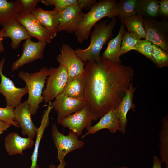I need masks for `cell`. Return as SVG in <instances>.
<instances>
[{"mask_svg":"<svg viewBox=\"0 0 168 168\" xmlns=\"http://www.w3.org/2000/svg\"><path fill=\"white\" fill-rule=\"evenodd\" d=\"M86 106L96 121L121 101L134 76L132 68L102 57L84 67Z\"/></svg>","mask_w":168,"mask_h":168,"instance_id":"cell-1","label":"cell"},{"mask_svg":"<svg viewBox=\"0 0 168 168\" xmlns=\"http://www.w3.org/2000/svg\"><path fill=\"white\" fill-rule=\"evenodd\" d=\"M117 0H100L96 2L84 16L74 33L77 42L82 44L90 36L92 27L102 18L119 16Z\"/></svg>","mask_w":168,"mask_h":168,"instance_id":"cell-2","label":"cell"},{"mask_svg":"<svg viewBox=\"0 0 168 168\" xmlns=\"http://www.w3.org/2000/svg\"><path fill=\"white\" fill-rule=\"evenodd\" d=\"M115 17L112 19L109 22V19L97 23L90 35V44L86 49L77 48L76 54L85 64L88 61H98L101 58L100 51L105 44L113 36V30L116 24Z\"/></svg>","mask_w":168,"mask_h":168,"instance_id":"cell-3","label":"cell"},{"mask_svg":"<svg viewBox=\"0 0 168 168\" xmlns=\"http://www.w3.org/2000/svg\"><path fill=\"white\" fill-rule=\"evenodd\" d=\"M50 74L49 69L46 67L33 73L23 71L18 72V77L25 82L28 89V96L26 101L30 107L32 115L36 113L39 105L44 100L42 90L47 77Z\"/></svg>","mask_w":168,"mask_h":168,"instance_id":"cell-4","label":"cell"},{"mask_svg":"<svg viewBox=\"0 0 168 168\" xmlns=\"http://www.w3.org/2000/svg\"><path fill=\"white\" fill-rule=\"evenodd\" d=\"M145 40L168 52V21H159L152 18H143Z\"/></svg>","mask_w":168,"mask_h":168,"instance_id":"cell-5","label":"cell"},{"mask_svg":"<svg viewBox=\"0 0 168 168\" xmlns=\"http://www.w3.org/2000/svg\"><path fill=\"white\" fill-rule=\"evenodd\" d=\"M51 135L57 150L59 163L63 161L68 153L82 148L84 145V142L79 140L78 136L71 131L67 135L61 133L55 123L52 126Z\"/></svg>","mask_w":168,"mask_h":168,"instance_id":"cell-6","label":"cell"},{"mask_svg":"<svg viewBox=\"0 0 168 168\" xmlns=\"http://www.w3.org/2000/svg\"><path fill=\"white\" fill-rule=\"evenodd\" d=\"M49 69L50 74L42 93L43 100L46 103L51 101L63 91L68 77L66 69L62 65Z\"/></svg>","mask_w":168,"mask_h":168,"instance_id":"cell-7","label":"cell"},{"mask_svg":"<svg viewBox=\"0 0 168 168\" xmlns=\"http://www.w3.org/2000/svg\"><path fill=\"white\" fill-rule=\"evenodd\" d=\"M60 52L57 56L56 60L67 71V84L76 76L84 73L85 63L77 56L75 50L68 44H63L62 45Z\"/></svg>","mask_w":168,"mask_h":168,"instance_id":"cell-8","label":"cell"},{"mask_svg":"<svg viewBox=\"0 0 168 168\" xmlns=\"http://www.w3.org/2000/svg\"><path fill=\"white\" fill-rule=\"evenodd\" d=\"M5 62L4 58L0 62V93L5 98L6 106L15 108L21 103L23 96L28 94V89L26 86L21 88L16 87L13 81L3 74L2 69Z\"/></svg>","mask_w":168,"mask_h":168,"instance_id":"cell-9","label":"cell"},{"mask_svg":"<svg viewBox=\"0 0 168 168\" xmlns=\"http://www.w3.org/2000/svg\"><path fill=\"white\" fill-rule=\"evenodd\" d=\"M15 20L24 27L31 37L36 38L38 41L46 44L51 42L53 37L32 13H18Z\"/></svg>","mask_w":168,"mask_h":168,"instance_id":"cell-10","label":"cell"},{"mask_svg":"<svg viewBox=\"0 0 168 168\" xmlns=\"http://www.w3.org/2000/svg\"><path fill=\"white\" fill-rule=\"evenodd\" d=\"M52 104L57 112V121L59 124L66 117L84 108L86 103L85 100L69 97L62 92L55 98Z\"/></svg>","mask_w":168,"mask_h":168,"instance_id":"cell-11","label":"cell"},{"mask_svg":"<svg viewBox=\"0 0 168 168\" xmlns=\"http://www.w3.org/2000/svg\"><path fill=\"white\" fill-rule=\"evenodd\" d=\"M46 44L39 41L34 42L30 39L25 40L23 44L22 54L13 63L12 71L34 61L42 59Z\"/></svg>","mask_w":168,"mask_h":168,"instance_id":"cell-12","label":"cell"},{"mask_svg":"<svg viewBox=\"0 0 168 168\" xmlns=\"http://www.w3.org/2000/svg\"><path fill=\"white\" fill-rule=\"evenodd\" d=\"M93 118L91 114L86 105L78 111L64 118L59 124L80 136L83 130L91 126Z\"/></svg>","mask_w":168,"mask_h":168,"instance_id":"cell-13","label":"cell"},{"mask_svg":"<svg viewBox=\"0 0 168 168\" xmlns=\"http://www.w3.org/2000/svg\"><path fill=\"white\" fill-rule=\"evenodd\" d=\"M77 5L72 6L59 11V22L58 32H74L85 14Z\"/></svg>","mask_w":168,"mask_h":168,"instance_id":"cell-14","label":"cell"},{"mask_svg":"<svg viewBox=\"0 0 168 168\" xmlns=\"http://www.w3.org/2000/svg\"><path fill=\"white\" fill-rule=\"evenodd\" d=\"M14 113L15 120L21 128L22 134L33 139L38 128L32 121L30 107L26 101L21 103L14 108Z\"/></svg>","mask_w":168,"mask_h":168,"instance_id":"cell-15","label":"cell"},{"mask_svg":"<svg viewBox=\"0 0 168 168\" xmlns=\"http://www.w3.org/2000/svg\"><path fill=\"white\" fill-rule=\"evenodd\" d=\"M115 107L112 108L109 111L101 117L100 121L93 126L87 128V131L82 135V139L87 135L93 134L103 129H108L111 133L117 131L121 132L120 123L116 115Z\"/></svg>","mask_w":168,"mask_h":168,"instance_id":"cell-16","label":"cell"},{"mask_svg":"<svg viewBox=\"0 0 168 168\" xmlns=\"http://www.w3.org/2000/svg\"><path fill=\"white\" fill-rule=\"evenodd\" d=\"M136 88V87L133 86L132 81L121 101L115 107L116 115L120 121L121 132L124 134H125L127 125V114L131 109L133 112L135 111L136 106L133 101Z\"/></svg>","mask_w":168,"mask_h":168,"instance_id":"cell-17","label":"cell"},{"mask_svg":"<svg viewBox=\"0 0 168 168\" xmlns=\"http://www.w3.org/2000/svg\"><path fill=\"white\" fill-rule=\"evenodd\" d=\"M34 144L33 139L22 137L14 132L9 133L4 139L5 148L10 156L23 155V151L31 148Z\"/></svg>","mask_w":168,"mask_h":168,"instance_id":"cell-18","label":"cell"},{"mask_svg":"<svg viewBox=\"0 0 168 168\" xmlns=\"http://www.w3.org/2000/svg\"><path fill=\"white\" fill-rule=\"evenodd\" d=\"M2 27L3 37L11 39L10 46L13 49L18 48L22 41L31 38L24 27L15 19L8 21Z\"/></svg>","mask_w":168,"mask_h":168,"instance_id":"cell-19","label":"cell"},{"mask_svg":"<svg viewBox=\"0 0 168 168\" xmlns=\"http://www.w3.org/2000/svg\"><path fill=\"white\" fill-rule=\"evenodd\" d=\"M32 13L53 38L56 36L59 22V11L54 9L52 10H45L38 7Z\"/></svg>","mask_w":168,"mask_h":168,"instance_id":"cell-20","label":"cell"},{"mask_svg":"<svg viewBox=\"0 0 168 168\" xmlns=\"http://www.w3.org/2000/svg\"><path fill=\"white\" fill-rule=\"evenodd\" d=\"M125 26L121 24L117 35L109 42L107 46L101 57L115 63H121L120 59L121 47Z\"/></svg>","mask_w":168,"mask_h":168,"instance_id":"cell-21","label":"cell"},{"mask_svg":"<svg viewBox=\"0 0 168 168\" xmlns=\"http://www.w3.org/2000/svg\"><path fill=\"white\" fill-rule=\"evenodd\" d=\"M63 92L73 98L85 100L86 86L83 74H79L72 78L66 84Z\"/></svg>","mask_w":168,"mask_h":168,"instance_id":"cell-22","label":"cell"},{"mask_svg":"<svg viewBox=\"0 0 168 168\" xmlns=\"http://www.w3.org/2000/svg\"><path fill=\"white\" fill-rule=\"evenodd\" d=\"M48 103L49 104L46 109L44 112L40 125L37 128L36 132V139L34 144V148L31 158V164L30 168H38L37 161L39 145L43 133L49 124V114L53 108L52 103L50 101Z\"/></svg>","mask_w":168,"mask_h":168,"instance_id":"cell-23","label":"cell"},{"mask_svg":"<svg viewBox=\"0 0 168 168\" xmlns=\"http://www.w3.org/2000/svg\"><path fill=\"white\" fill-rule=\"evenodd\" d=\"M122 24L126 28L127 31L137 35L140 39L146 37L143 17L135 14L130 17L121 20Z\"/></svg>","mask_w":168,"mask_h":168,"instance_id":"cell-24","label":"cell"},{"mask_svg":"<svg viewBox=\"0 0 168 168\" xmlns=\"http://www.w3.org/2000/svg\"><path fill=\"white\" fill-rule=\"evenodd\" d=\"M159 1L157 0H137V14L145 18H152L158 16Z\"/></svg>","mask_w":168,"mask_h":168,"instance_id":"cell-25","label":"cell"},{"mask_svg":"<svg viewBox=\"0 0 168 168\" xmlns=\"http://www.w3.org/2000/svg\"><path fill=\"white\" fill-rule=\"evenodd\" d=\"M18 6L17 0H0V26L15 19L18 13Z\"/></svg>","mask_w":168,"mask_h":168,"instance_id":"cell-26","label":"cell"},{"mask_svg":"<svg viewBox=\"0 0 168 168\" xmlns=\"http://www.w3.org/2000/svg\"><path fill=\"white\" fill-rule=\"evenodd\" d=\"M161 129L159 133V148L161 162L168 168V114L162 119Z\"/></svg>","mask_w":168,"mask_h":168,"instance_id":"cell-27","label":"cell"},{"mask_svg":"<svg viewBox=\"0 0 168 168\" xmlns=\"http://www.w3.org/2000/svg\"><path fill=\"white\" fill-rule=\"evenodd\" d=\"M137 0H121L118 2L119 19L128 18L136 14Z\"/></svg>","mask_w":168,"mask_h":168,"instance_id":"cell-28","label":"cell"},{"mask_svg":"<svg viewBox=\"0 0 168 168\" xmlns=\"http://www.w3.org/2000/svg\"><path fill=\"white\" fill-rule=\"evenodd\" d=\"M141 40L137 35L125 30L122 36L120 56L134 50Z\"/></svg>","mask_w":168,"mask_h":168,"instance_id":"cell-29","label":"cell"},{"mask_svg":"<svg viewBox=\"0 0 168 168\" xmlns=\"http://www.w3.org/2000/svg\"><path fill=\"white\" fill-rule=\"evenodd\" d=\"M153 62L158 68L168 66V52L152 44Z\"/></svg>","mask_w":168,"mask_h":168,"instance_id":"cell-30","label":"cell"},{"mask_svg":"<svg viewBox=\"0 0 168 168\" xmlns=\"http://www.w3.org/2000/svg\"><path fill=\"white\" fill-rule=\"evenodd\" d=\"M40 2L47 6H54V9L58 11L71 6L77 5L78 3V0H41Z\"/></svg>","mask_w":168,"mask_h":168,"instance_id":"cell-31","label":"cell"},{"mask_svg":"<svg viewBox=\"0 0 168 168\" xmlns=\"http://www.w3.org/2000/svg\"><path fill=\"white\" fill-rule=\"evenodd\" d=\"M18 13H32L39 0H17Z\"/></svg>","mask_w":168,"mask_h":168,"instance_id":"cell-32","label":"cell"},{"mask_svg":"<svg viewBox=\"0 0 168 168\" xmlns=\"http://www.w3.org/2000/svg\"><path fill=\"white\" fill-rule=\"evenodd\" d=\"M14 109V108L8 106L0 107V120L9 123L15 127H19L18 123L15 118Z\"/></svg>","mask_w":168,"mask_h":168,"instance_id":"cell-33","label":"cell"},{"mask_svg":"<svg viewBox=\"0 0 168 168\" xmlns=\"http://www.w3.org/2000/svg\"><path fill=\"white\" fill-rule=\"evenodd\" d=\"M134 50L143 54L153 62L152 56L153 47L151 42L141 39Z\"/></svg>","mask_w":168,"mask_h":168,"instance_id":"cell-34","label":"cell"},{"mask_svg":"<svg viewBox=\"0 0 168 168\" xmlns=\"http://www.w3.org/2000/svg\"><path fill=\"white\" fill-rule=\"evenodd\" d=\"M159 1V9L158 16H161L165 17H168V0Z\"/></svg>","mask_w":168,"mask_h":168,"instance_id":"cell-35","label":"cell"},{"mask_svg":"<svg viewBox=\"0 0 168 168\" xmlns=\"http://www.w3.org/2000/svg\"><path fill=\"white\" fill-rule=\"evenodd\" d=\"M96 2V0H78L77 5L82 10L91 8Z\"/></svg>","mask_w":168,"mask_h":168,"instance_id":"cell-36","label":"cell"},{"mask_svg":"<svg viewBox=\"0 0 168 168\" xmlns=\"http://www.w3.org/2000/svg\"><path fill=\"white\" fill-rule=\"evenodd\" d=\"M11 125V124L9 123L0 120V135L4 131L6 130Z\"/></svg>","mask_w":168,"mask_h":168,"instance_id":"cell-37","label":"cell"},{"mask_svg":"<svg viewBox=\"0 0 168 168\" xmlns=\"http://www.w3.org/2000/svg\"><path fill=\"white\" fill-rule=\"evenodd\" d=\"M152 161L153 165L152 168H162V162L157 156L156 155L153 156Z\"/></svg>","mask_w":168,"mask_h":168,"instance_id":"cell-38","label":"cell"},{"mask_svg":"<svg viewBox=\"0 0 168 168\" xmlns=\"http://www.w3.org/2000/svg\"><path fill=\"white\" fill-rule=\"evenodd\" d=\"M3 34V30L2 29L0 30V54L3 52L4 50V48L2 43L4 38Z\"/></svg>","mask_w":168,"mask_h":168,"instance_id":"cell-39","label":"cell"},{"mask_svg":"<svg viewBox=\"0 0 168 168\" xmlns=\"http://www.w3.org/2000/svg\"><path fill=\"white\" fill-rule=\"evenodd\" d=\"M66 163L65 161L64 160L61 163H59V164L56 168H65ZM48 168H56V166L53 164H50Z\"/></svg>","mask_w":168,"mask_h":168,"instance_id":"cell-40","label":"cell"},{"mask_svg":"<svg viewBox=\"0 0 168 168\" xmlns=\"http://www.w3.org/2000/svg\"><path fill=\"white\" fill-rule=\"evenodd\" d=\"M128 168L126 167H118V168Z\"/></svg>","mask_w":168,"mask_h":168,"instance_id":"cell-41","label":"cell"}]
</instances>
